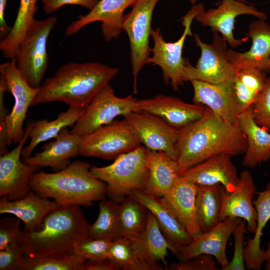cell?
Listing matches in <instances>:
<instances>
[{
  "label": "cell",
  "mask_w": 270,
  "mask_h": 270,
  "mask_svg": "<svg viewBox=\"0 0 270 270\" xmlns=\"http://www.w3.org/2000/svg\"><path fill=\"white\" fill-rule=\"evenodd\" d=\"M118 71L99 62L65 64L45 80L31 106L60 101L70 107L84 108Z\"/></svg>",
  "instance_id": "cell-2"
},
{
  "label": "cell",
  "mask_w": 270,
  "mask_h": 270,
  "mask_svg": "<svg viewBox=\"0 0 270 270\" xmlns=\"http://www.w3.org/2000/svg\"><path fill=\"white\" fill-rule=\"evenodd\" d=\"M232 157L224 154L214 156L190 168L181 176L198 186L220 184L227 192H231L239 180Z\"/></svg>",
  "instance_id": "cell-21"
},
{
  "label": "cell",
  "mask_w": 270,
  "mask_h": 270,
  "mask_svg": "<svg viewBox=\"0 0 270 270\" xmlns=\"http://www.w3.org/2000/svg\"><path fill=\"white\" fill-rule=\"evenodd\" d=\"M264 269L270 270V240L268 244L267 248L264 252Z\"/></svg>",
  "instance_id": "cell-49"
},
{
  "label": "cell",
  "mask_w": 270,
  "mask_h": 270,
  "mask_svg": "<svg viewBox=\"0 0 270 270\" xmlns=\"http://www.w3.org/2000/svg\"><path fill=\"white\" fill-rule=\"evenodd\" d=\"M0 72L6 79L8 91L14 98L12 110L6 120L8 146L19 143L25 131L23 124L29 107L37 94L39 88L30 86L21 75L16 65V58L0 65Z\"/></svg>",
  "instance_id": "cell-12"
},
{
  "label": "cell",
  "mask_w": 270,
  "mask_h": 270,
  "mask_svg": "<svg viewBox=\"0 0 270 270\" xmlns=\"http://www.w3.org/2000/svg\"><path fill=\"white\" fill-rule=\"evenodd\" d=\"M60 206L55 200L42 197L32 190L17 200H9L5 196L0 200V214L18 218L23 222L24 230L30 231L38 228L49 213Z\"/></svg>",
  "instance_id": "cell-25"
},
{
  "label": "cell",
  "mask_w": 270,
  "mask_h": 270,
  "mask_svg": "<svg viewBox=\"0 0 270 270\" xmlns=\"http://www.w3.org/2000/svg\"><path fill=\"white\" fill-rule=\"evenodd\" d=\"M145 146L122 154L110 165L92 166V174L106 185V196L118 203L135 190L144 191L148 170Z\"/></svg>",
  "instance_id": "cell-5"
},
{
  "label": "cell",
  "mask_w": 270,
  "mask_h": 270,
  "mask_svg": "<svg viewBox=\"0 0 270 270\" xmlns=\"http://www.w3.org/2000/svg\"><path fill=\"white\" fill-rule=\"evenodd\" d=\"M168 268L170 270H218L213 256L208 254H200L178 262H172Z\"/></svg>",
  "instance_id": "cell-44"
},
{
  "label": "cell",
  "mask_w": 270,
  "mask_h": 270,
  "mask_svg": "<svg viewBox=\"0 0 270 270\" xmlns=\"http://www.w3.org/2000/svg\"><path fill=\"white\" fill-rule=\"evenodd\" d=\"M140 111L138 100L132 95L124 98L117 96L108 84L101 89L84 108L70 132L84 136L100 127L108 124L119 116Z\"/></svg>",
  "instance_id": "cell-9"
},
{
  "label": "cell",
  "mask_w": 270,
  "mask_h": 270,
  "mask_svg": "<svg viewBox=\"0 0 270 270\" xmlns=\"http://www.w3.org/2000/svg\"><path fill=\"white\" fill-rule=\"evenodd\" d=\"M99 0H51L44 5L46 14H50L60 8L67 4H75L84 6L90 10L97 4Z\"/></svg>",
  "instance_id": "cell-46"
},
{
  "label": "cell",
  "mask_w": 270,
  "mask_h": 270,
  "mask_svg": "<svg viewBox=\"0 0 270 270\" xmlns=\"http://www.w3.org/2000/svg\"><path fill=\"white\" fill-rule=\"evenodd\" d=\"M242 14L251 15L264 20L267 19L266 14L254 5L237 0H222L216 8L204 11L194 20L202 26L210 27L211 30L220 32L228 44L235 48L248 38L246 37L239 40L234 36L236 18Z\"/></svg>",
  "instance_id": "cell-15"
},
{
  "label": "cell",
  "mask_w": 270,
  "mask_h": 270,
  "mask_svg": "<svg viewBox=\"0 0 270 270\" xmlns=\"http://www.w3.org/2000/svg\"><path fill=\"white\" fill-rule=\"evenodd\" d=\"M8 0H0V38L3 40L9 33L11 28L6 24L4 14Z\"/></svg>",
  "instance_id": "cell-48"
},
{
  "label": "cell",
  "mask_w": 270,
  "mask_h": 270,
  "mask_svg": "<svg viewBox=\"0 0 270 270\" xmlns=\"http://www.w3.org/2000/svg\"><path fill=\"white\" fill-rule=\"evenodd\" d=\"M140 252L146 262L154 270H162L159 263L162 262L166 268L168 251L174 254V250L163 234L154 216L148 211L146 225L142 234L136 238Z\"/></svg>",
  "instance_id": "cell-30"
},
{
  "label": "cell",
  "mask_w": 270,
  "mask_h": 270,
  "mask_svg": "<svg viewBox=\"0 0 270 270\" xmlns=\"http://www.w3.org/2000/svg\"><path fill=\"white\" fill-rule=\"evenodd\" d=\"M222 185L198 186L196 200V217L202 232H207L220 222L222 205Z\"/></svg>",
  "instance_id": "cell-34"
},
{
  "label": "cell",
  "mask_w": 270,
  "mask_h": 270,
  "mask_svg": "<svg viewBox=\"0 0 270 270\" xmlns=\"http://www.w3.org/2000/svg\"><path fill=\"white\" fill-rule=\"evenodd\" d=\"M84 108L69 107L66 111L60 113L54 120H40L29 122L26 127L30 142L23 148L22 156L28 158L36 146L41 142L56 138L59 133L68 126H73L80 117Z\"/></svg>",
  "instance_id": "cell-29"
},
{
  "label": "cell",
  "mask_w": 270,
  "mask_h": 270,
  "mask_svg": "<svg viewBox=\"0 0 270 270\" xmlns=\"http://www.w3.org/2000/svg\"><path fill=\"white\" fill-rule=\"evenodd\" d=\"M256 190L252 176L246 170L240 173L238 184L232 192H227L222 186L220 222L228 218H242L246 221L248 231L254 234L257 212L253 204V198Z\"/></svg>",
  "instance_id": "cell-19"
},
{
  "label": "cell",
  "mask_w": 270,
  "mask_h": 270,
  "mask_svg": "<svg viewBox=\"0 0 270 270\" xmlns=\"http://www.w3.org/2000/svg\"><path fill=\"white\" fill-rule=\"evenodd\" d=\"M148 210L130 196L119 203L118 225L120 238H138L144 230Z\"/></svg>",
  "instance_id": "cell-35"
},
{
  "label": "cell",
  "mask_w": 270,
  "mask_h": 270,
  "mask_svg": "<svg viewBox=\"0 0 270 270\" xmlns=\"http://www.w3.org/2000/svg\"><path fill=\"white\" fill-rule=\"evenodd\" d=\"M241 220L238 218H228L220 221L213 228L178 249L176 256L180 261H184L200 254L210 255L216 258L224 270L230 262L226 254L228 242Z\"/></svg>",
  "instance_id": "cell-16"
},
{
  "label": "cell",
  "mask_w": 270,
  "mask_h": 270,
  "mask_svg": "<svg viewBox=\"0 0 270 270\" xmlns=\"http://www.w3.org/2000/svg\"><path fill=\"white\" fill-rule=\"evenodd\" d=\"M118 208L119 203L113 200H100L98 214L90 225L89 236L112 242L120 238Z\"/></svg>",
  "instance_id": "cell-37"
},
{
  "label": "cell",
  "mask_w": 270,
  "mask_h": 270,
  "mask_svg": "<svg viewBox=\"0 0 270 270\" xmlns=\"http://www.w3.org/2000/svg\"><path fill=\"white\" fill-rule=\"evenodd\" d=\"M246 221L241 220L234 229V250L232 258L224 270H244V236L246 232Z\"/></svg>",
  "instance_id": "cell-40"
},
{
  "label": "cell",
  "mask_w": 270,
  "mask_h": 270,
  "mask_svg": "<svg viewBox=\"0 0 270 270\" xmlns=\"http://www.w3.org/2000/svg\"><path fill=\"white\" fill-rule=\"evenodd\" d=\"M129 196L140 202L154 216L163 234L174 249V255L178 249L192 240L161 198L139 190L133 191Z\"/></svg>",
  "instance_id": "cell-24"
},
{
  "label": "cell",
  "mask_w": 270,
  "mask_h": 270,
  "mask_svg": "<svg viewBox=\"0 0 270 270\" xmlns=\"http://www.w3.org/2000/svg\"><path fill=\"white\" fill-rule=\"evenodd\" d=\"M252 110L256 123L270 131V76Z\"/></svg>",
  "instance_id": "cell-41"
},
{
  "label": "cell",
  "mask_w": 270,
  "mask_h": 270,
  "mask_svg": "<svg viewBox=\"0 0 270 270\" xmlns=\"http://www.w3.org/2000/svg\"><path fill=\"white\" fill-rule=\"evenodd\" d=\"M26 256L18 245L0 250V270H24Z\"/></svg>",
  "instance_id": "cell-43"
},
{
  "label": "cell",
  "mask_w": 270,
  "mask_h": 270,
  "mask_svg": "<svg viewBox=\"0 0 270 270\" xmlns=\"http://www.w3.org/2000/svg\"><path fill=\"white\" fill-rule=\"evenodd\" d=\"M86 260L75 253L60 256H27L24 270H84V264Z\"/></svg>",
  "instance_id": "cell-38"
},
{
  "label": "cell",
  "mask_w": 270,
  "mask_h": 270,
  "mask_svg": "<svg viewBox=\"0 0 270 270\" xmlns=\"http://www.w3.org/2000/svg\"><path fill=\"white\" fill-rule=\"evenodd\" d=\"M57 19L35 20L20 45L15 58L21 75L32 87L40 88L48 66L46 44Z\"/></svg>",
  "instance_id": "cell-7"
},
{
  "label": "cell",
  "mask_w": 270,
  "mask_h": 270,
  "mask_svg": "<svg viewBox=\"0 0 270 270\" xmlns=\"http://www.w3.org/2000/svg\"><path fill=\"white\" fill-rule=\"evenodd\" d=\"M179 174L220 154H244L247 142L238 123L228 122L206 106L198 120L180 130L176 144Z\"/></svg>",
  "instance_id": "cell-1"
},
{
  "label": "cell",
  "mask_w": 270,
  "mask_h": 270,
  "mask_svg": "<svg viewBox=\"0 0 270 270\" xmlns=\"http://www.w3.org/2000/svg\"><path fill=\"white\" fill-rule=\"evenodd\" d=\"M38 0H20L17 16L7 36L1 40L0 50L5 58H15L17 51L35 19Z\"/></svg>",
  "instance_id": "cell-33"
},
{
  "label": "cell",
  "mask_w": 270,
  "mask_h": 270,
  "mask_svg": "<svg viewBox=\"0 0 270 270\" xmlns=\"http://www.w3.org/2000/svg\"><path fill=\"white\" fill-rule=\"evenodd\" d=\"M192 4H195L200 0H188Z\"/></svg>",
  "instance_id": "cell-50"
},
{
  "label": "cell",
  "mask_w": 270,
  "mask_h": 270,
  "mask_svg": "<svg viewBox=\"0 0 270 270\" xmlns=\"http://www.w3.org/2000/svg\"><path fill=\"white\" fill-rule=\"evenodd\" d=\"M138 0H100L86 15L72 22L66 29V35L72 36L86 26L101 22V30L104 40L109 42L120 36L122 30L124 12Z\"/></svg>",
  "instance_id": "cell-17"
},
{
  "label": "cell",
  "mask_w": 270,
  "mask_h": 270,
  "mask_svg": "<svg viewBox=\"0 0 270 270\" xmlns=\"http://www.w3.org/2000/svg\"><path fill=\"white\" fill-rule=\"evenodd\" d=\"M112 241L90 236L81 240L74 246V252L87 260H102L108 258V250Z\"/></svg>",
  "instance_id": "cell-39"
},
{
  "label": "cell",
  "mask_w": 270,
  "mask_h": 270,
  "mask_svg": "<svg viewBox=\"0 0 270 270\" xmlns=\"http://www.w3.org/2000/svg\"><path fill=\"white\" fill-rule=\"evenodd\" d=\"M87 162L76 160L54 173L36 172L32 176V190L52 198L61 206H88L106 199V185L95 176Z\"/></svg>",
  "instance_id": "cell-4"
},
{
  "label": "cell",
  "mask_w": 270,
  "mask_h": 270,
  "mask_svg": "<svg viewBox=\"0 0 270 270\" xmlns=\"http://www.w3.org/2000/svg\"><path fill=\"white\" fill-rule=\"evenodd\" d=\"M212 42H203L198 34H194L201 54L195 66L187 60L183 74L184 82L198 80L214 84L232 83L236 70L227 55V42L218 32L212 30Z\"/></svg>",
  "instance_id": "cell-8"
},
{
  "label": "cell",
  "mask_w": 270,
  "mask_h": 270,
  "mask_svg": "<svg viewBox=\"0 0 270 270\" xmlns=\"http://www.w3.org/2000/svg\"><path fill=\"white\" fill-rule=\"evenodd\" d=\"M8 91L4 76L0 75V155L7 153L6 132V120L9 114L8 110L5 107L4 98V93Z\"/></svg>",
  "instance_id": "cell-45"
},
{
  "label": "cell",
  "mask_w": 270,
  "mask_h": 270,
  "mask_svg": "<svg viewBox=\"0 0 270 270\" xmlns=\"http://www.w3.org/2000/svg\"><path fill=\"white\" fill-rule=\"evenodd\" d=\"M146 162L148 176L144 192L161 198L172 188L180 176L177 161L164 152L146 148Z\"/></svg>",
  "instance_id": "cell-27"
},
{
  "label": "cell",
  "mask_w": 270,
  "mask_h": 270,
  "mask_svg": "<svg viewBox=\"0 0 270 270\" xmlns=\"http://www.w3.org/2000/svg\"><path fill=\"white\" fill-rule=\"evenodd\" d=\"M137 136L124 119L114 120L81 137L79 154L114 160L140 146Z\"/></svg>",
  "instance_id": "cell-11"
},
{
  "label": "cell",
  "mask_w": 270,
  "mask_h": 270,
  "mask_svg": "<svg viewBox=\"0 0 270 270\" xmlns=\"http://www.w3.org/2000/svg\"><path fill=\"white\" fill-rule=\"evenodd\" d=\"M160 0H138L132 10L124 15L122 30L127 34L130 47V59L134 78V93L137 92V79L142 68L150 58L149 38L154 8Z\"/></svg>",
  "instance_id": "cell-10"
},
{
  "label": "cell",
  "mask_w": 270,
  "mask_h": 270,
  "mask_svg": "<svg viewBox=\"0 0 270 270\" xmlns=\"http://www.w3.org/2000/svg\"><path fill=\"white\" fill-rule=\"evenodd\" d=\"M28 137L26 129L22 140L16 147L0 156V196L11 200L26 196L32 190L30 181L38 168L20 159L24 142Z\"/></svg>",
  "instance_id": "cell-14"
},
{
  "label": "cell",
  "mask_w": 270,
  "mask_h": 270,
  "mask_svg": "<svg viewBox=\"0 0 270 270\" xmlns=\"http://www.w3.org/2000/svg\"><path fill=\"white\" fill-rule=\"evenodd\" d=\"M138 106L140 110L156 116L179 130L200 118L206 110L202 104L187 103L178 98L163 94L138 100Z\"/></svg>",
  "instance_id": "cell-18"
},
{
  "label": "cell",
  "mask_w": 270,
  "mask_h": 270,
  "mask_svg": "<svg viewBox=\"0 0 270 270\" xmlns=\"http://www.w3.org/2000/svg\"><path fill=\"white\" fill-rule=\"evenodd\" d=\"M90 227L80 206H60L49 213L38 228L22 230L18 246L29 256L70 255L75 245L89 236Z\"/></svg>",
  "instance_id": "cell-3"
},
{
  "label": "cell",
  "mask_w": 270,
  "mask_h": 270,
  "mask_svg": "<svg viewBox=\"0 0 270 270\" xmlns=\"http://www.w3.org/2000/svg\"><path fill=\"white\" fill-rule=\"evenodd\" d=\"M54 138L44 144L42 152L23 161L39 169L49 167L57 172L66 168L70 163V158L79 154L81 137L64 128Z\"/></svg>",
  "instance_id": "cell-26"
},
{
  "label": "cell",
  "mask_w": 270,
  "mask_h": 270,
  "mask_svg": "<svg viewBox=\"0 0 270 270\" xmlns=\"http://www.w3.org/2000/svg\"><path fill=\"white\" fill-rule=\"evenodd\" d=\"M197 190L198 185L180 175L172 188L161 197L192 239L202 233L196 217Z\"/></svg>",
  "instance_id": "cell-20"
},
{
  "label": "cell",
  "mask_w": 270,
  "mask_h": 270,
  "mask_svg": "<svg viewBox=\"0 0 270 270\" xmlns=\"http://www.w3.org/2000/svg\"><path fill=\"white\" fill-rule=\"evenodd\" d=\"M18 218L4 217L0 220V250L18 245L22 230Z\"/></svg>",
  "instance_id": "cell-42"
},
{
  "label": "cell",
  "mask_w": 270,
  "mask_h": 270,
  "mask_svg": "<svg viewBox=\"0 0 270 270\" xmlns=\"http://www.w3.org/2000/svg\"><path fill=\"white\" fill-rule=\"evenodd\" d=\"M246 37L252 40L248 50L239 52L228 49V57L232 64L236 70L252 67L270 72V25L260 19L252 22Z\"/></svg>",
  "instance_id": "cell-22"
},
{
  "label": "cell",
  "mask_w": 270,
  "mask_h": 270,
  "mask_svg": "<svg viewBox=\"0 0 270 270\" xmlns=\"http://www.w3.org/2000/svg\"><path fill=\"white\" fill-rule=\"evenodd\" d=\"M264 72L252 67L236 70L232 84L240 112L251 108L260 95L268 80Z\"/></svg>",
  "instance_id": "cell-32"
},
{
  "label": "cell",
  "mask_w": 270,
  "mask_h": 270,
  "mask_svg": "<svg viewBox=\"0 0 270 270\" xmlns=\"http://www.w3.org/2000/svg\"><path fill=\"white\" fill-rule=\"evenodd\" d=\"M124 117L146 148L164 152L177 160L176 144L180 130L171 126L160 117L144 111L130 112Z\"/></svg>",
  "instance_id": "cell-13"
},
{
  "label": "cell",
  "mask_w": 270,
  "mask_h": 270,
  "mask_svg": "<svg viewBox=\"0 0 270 270\" xmlns=\"http://www.w3.org/2000/svg\"><path fill=\"white\" fill-rule=\"evenodd\" d=\"M108 258L120 270H154L144 260L136 238H121L112 242Z\"/></svg>",
  "instance_id": "cell-36"
},
{
  "label": "cell",
  "mask_w": 270,
  "mask_h": 270,
  "mask_svg": "<svg viewBox=\"0 0 270 270\" xmlns=\"http://www.w3.org/2000/svg\"><path fill=\"white\" fill-rule=\"evenodd\" d=\"M238 0V1H240V2H246L244 0Z\"/></svg>",
  "instance_id": "cell-52"
},
{
  "label": "cell",
  "mask_w": 270,
  "mask_h": 270,
  "mask_svg": "<svg viewBox=\"0 0 270 270\" xmlns=\"http://www.w3.org/2000/svg\"><path fill=\"white\" fill-rule=\"evenodd\" d=\"M194 89L193 102L204 105L224 120L238 122L240 112L232 83L214 84L198 80L190 81Z\"/></svg>",
  "instance_id": "cell-23"
},
{
  "label": "cell",
  "mask_w": 270,
  "mask_h": 270,
  "mask_svg": "<svg viewBox=\"0 0 270 270\" xmlns=\"http://www.w3.org/2000/svg\"><path fill=\"white\" fill-rule=\"evenodd\" d=\"M238 123L246 137L247 148L242 164L253 168L270 158V132L254 122L252 107L240 113Z\"/></svg>",
  "instance_id": "cell-28"
},
{
  "label": "cell",
  "mask_w": 270,
  "mask_h": 270,
  "mask_svg": "<svg viewBox=\"0 0 270 270\" xmlns=\"http://www.w3.org/2000/svg\"><path fill=\"white\" fill-rule=\"evenodd\" d=\"M120 268L108 258L96 260H86L84 270H118Z\"/></svg>",
  "instance_id": "cell-47"
},
{
  "label": "cell",
  "mask_w": 270,
  "mask_h": 270,
  "mask_svg": "<svg viewBox=\"0 0 270 270\" xmlns=\"http://www.w3.org/2000/svg\"><path fill=\"white\" fill-rule=\"evenodd\" d=\"M204 11V7L202 4L193 5L182 18L184 30L180 38L174 42H166L158 28L151 30L150 36L154 41V46L151 48L152 56L148 59V64H152L160 66L164 82L168 84L170 82L174 90H178L184 82V70L188 59L183 58L182 54L186 39L188 36L192 35L191 26L193 20Z\"/></svg>",
  "instance_id": "cell-6"
},
{
  "label": "cell",
  "mask_w": 270,
  "mask_h": 270,
  "mask_svg": "<svg viewBox=\"0 0 270 270\" xmlns=\"http://www.w3.org/2000/svg\"><path fill=\"white\" fill-rule=\"evenodd\" d=\"M43 4L44 5L49 2L51 0H41Z\"/></svg>",
  "instance_id": "cell-51"
},
{
  "label": "cell",
  "mask_w": 270,
  "mask_h": 270,
  "mask_svg": "<svg viewBox=\"0 0 270 270\" xmlns=\"http://www.w3.org/2000/svg\"><path fill=\"white\" fill-rule=\"evenodd\" d=\"M253 204L257 212L256 228L252 238H249L244 247L246 266L248 270H258L264 260V250L261 248L262 231L270 219V182L264 190L258 192Z\"/></svg>",
  "instance_id": "cell-31"
}]
</instances>
